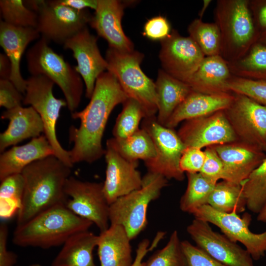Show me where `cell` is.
Segmentation results:
<instances>
[{"label": "cell", "instance_id": "1", "mask_svg": "<svg viewBox=\"0 0 266 266\" xmlns=\"http://www.w3.org/2000/svg\"><path fill=\"white\" fill-rule=\"evenodd\" d=\"M128 98L112 73L104 71L98 77L89 103L82 110L71 113L72 118L80 121L78 128L71 126L69 129L73 146L68 151L73 165L92 163L104 155L102 139L109 117L115 106Z\"/></svg>", "mask_w": 266, "mask_h": 266}, {"label": "cell", "instance_id": "2", "mask_svg": "<svg viewBox=\"0 0 266 266\" xmlns=\"http://www.w3.org/2000/svg\"><path fill=\"white\" fill-rule=\"evenodd\" d=\"M71 167L55 155L38 160L22 171L24 190L17 212V226L22 225L42 212L66 203L64 188Z\"/></svg>", "mask_w": 266, "mask_h": 266}, {"label": "cell", "instance_id": "3", "mask_svg": "<svg viewBox=\"0 0 266 266\" xmlns=\"http://www.w3.org/2000/svg\"><path fill=\"white\" fill-rule=\"evenodd\" d=\"M93 224L72 212L65 204H61L17 226L12 241L21 247L49 248L63 245L72 235L89 230Z\"/></svg>", "mask_w": 266, "mask_h": 266}, {"label": "cell", "instance_id": "4", "mask_svg": "<svg viewBox=\"0 0 266 266\" xmlns=\"http://www.w3.org/2000/svg\"><path fill=\"white\" fill-rule=\"evenodd\" d=\"M214 15L221 35L220 55L228 63L242 57L258 41L261 33L255 23L249 0H218Z\"/></svg>", "mask_w": 266, "mask_h": 266}, {"label": "cell", "instance_id": "5", "mask_svg": "<svg viewBox=\"0 0 266 266\" xmlns=\"http://www.w3.org/2000/svg\"><path fill=\"white\" fill-rule=\"evenodd\" d=\"M49 43L41 37L28 50V70L31 75H44L56 84L64 95L68 110L73 113L81 100L83 81L74 66L55 52Z\"/></svg>", "mask_w": 266, "mask_h": 266}, {"label": "cell", "instance_id": "6", "mask_svg": "<svg viewBox=\"0 0 266 266\" xmlns=\"http://www.w3.org/2000/svg\"><path fill=\"white\" fill-rule=\"evenodd\" d=\"M144 55L135 50L121 51L109 47L106 52L107 70L117 79L129 98L139 103L145 118L158 112L155 83L142 70Z\"/></svg>", "mask_w": 266, "mask_h": 266}, {"label": "cell", "instance_id": "7", "mask_svg": "<svg viewBox=\"0 0 266 266\" xmlns=\"http://www.w3.org/2000/svg\"><path fill=\"white\" fill-rule=\"evenodd\" d=\"M168 185L164 176L148 172L142 178L140 188L121 197L109 205L110 225L122 226L132 240L146 228L147 212L151 202L157 199Z\"/></svg>", "mask_w": 266, "mask_h": 266}, {"label": "cell", "instance_id": "8", "mask_svg": "<svg viewBox=\"0 0 266 266\" xmlns=\"http://www.w3.org/2000/svg\"><path fill=\"white\" fill-rule=\"evenodd\" d=\"M37 14L36 29L49 42L64 44L89 24L92 16L87 9L77 10L58 0H24Z\"/></svg>", "mask_w": 266, "mask_h": 266}, {"label": "cell", "instance_id": "9", "mask_svg": "<svg viewBox=\"0 0 266 266\" xmlns=\"http://www.w3.org/2000/svg\"><path fill=\"white\" fill-rule=\"evenodd\" d=\"M27 86L23 104L30 105L39 115L44 126V135L52 147L55 156L71 167L69 151L59 142L56 135V124L66 100L57 99L53 93L55 83L44 75H31L26 79Z\"/></svg>", "mask_w": 266, "mask_h": 266}, {"label": "cell", "instance_id": "10", "mask_svg": "<svg viewBox=\"0 0 266 266\" xmlns=\"http://www.w3.org/2000/svg\"><path fill=\"white\" fill-rule=\"evenodd\" d=\"M141 128L151 136L156 152L154 158L144 162L148 172L161 175L167 180L183 181L185 173L181 170L179 162L186 147L177 133L160 124L156 116L144 118Z\"/></svg>", "mask_w": 266, "mask_h": 266}, {"label": "cell", "instance_id": "11", "mask_svg": "<svg viewBox=\"0 0 266 266\" xmlns=\"http://www.w3.org/2000/svg\"><path fill=\"white\" fill-rule=\"evenodd\" d=\"M224 111L237 140L266 154V106L240 94Z\"/></svg>", "mask_w": 266, "mask_h": 266}, {"label": "cell", "instance_id": "12", "mask_svg": "<svg viewBox=\"0 0 266 266\" xmlns=\"http://www.w3.org/2000/svg\"><path fill=\"white\" fill-rule=\"evenodd\" d=\"M195 218L205 221L218 227L233 242L242 244L253 260L258 261L266 255V230L260 233L250 231L252 218L248 213L240 217L235 212L218 211L208 204L198 208L193 214Z\"/></svg>", "mask_w": 266, "mask_h": 266}, {"label": "cell", "instance_id": "13", "mask_svg": "<svg viewBox=\"0 0 266 266\" xmlns=\"http://www.w3.org/2000/svg\"><path fill=\"white\" fill-rule=\"evenodd\" d=\"M64 191L67 200L66 205L78 216L95 224L100 233L109 226V207L103 191V183L83 181L69 176Z\"/></svg>", "mask_w": 266, "mask_h": 266}, {"label": "cell", "instance_id": "14", "mask_svg": "<svg viewBox=\"0 0 266 266\" xmlns=\"http://www.w3.org/2000/svg\"><path fill=\"white\" fill-rule=\"evenodd\" d=\"M187 232L197 246L226 266H254L245 249L224 234L214 231L208 222L195 218Z\"/></svg>", "mask_w": 266, "mask_h": 266}, {"label": "cell", "instance_id": "15", "mask_svg": "<svg viewBox=\"0 0 266 266\" xmlns=\"http://www.w3.org/2000/svg\"><path fill=\"white\" fill-rule=\"evenodd\" d=\"M205 58L200 48L189 36L172 30L161 41L159 58L164 70L172 77L186 83Z\"/></svg>", "mask_w": 266, "mask_h": 266}, {"label": "cell", "instance_id": "16", "mask_svg": "<svg viewBox=\"0 0 266 266\" xmlns=\"http://www.w3.org/2000/svg\"><path fill=\"white\" fill-rule=\"evenodd\" d=\"M177 133L186 147L201 149L238 141L224 110L185 121Z\"/></svg>", "mask_w": 266, "mask_h": 266}, {"label": "cell", "instance_id": "17", "mask_svg": "<svg viewBox=\"0 0 266 266\" xmlns=\"http://www.w3.org/2000/svg\"><path fill=\"white\" fill-rule=\"evenodd\" d=\"M97 41L98 38L86 27L63 44L64 49L72 52L77 62L74 68L85 84V95L89 99L93 94L98 77L107 67V61L100 54Z\"/></svg>", "mask_w": 266, "mask_h": 266}, {"label": "cell", "instance_id": "18", "mask_svg": "<svg viewBox=\"0 0 266 266\" xmlns=\"http://www.w3.org/2000/svg\"><path fill=\"white\" fill-rule=\"evenodd\" d=\"M104 156L106 169L103 191L110 205L119 198L140 188L143 177L137 169L138 162L127 160L107 144Z\"/></svg>", "mask_w": 266, "mask_h": 266}, {"label": "cell", "instance_id": "19", "mask_svg": "<svg viewBox=\"0 0 266 266\" xmlns=\"http://www.w3.org/2000/svg\"><path fill=\"white\" fill-rule=\"evenodd\" d=\"M128 2L117 0H98L97 8L89 24L100 36L108 42L109 47L128 52L134 50V46L124 32L121 24Z\"/></svg>", "mask_w": 266, "mask_h": 266}, {"label": "cell", "instance_id": "20", "mask_svg": "<svg viewBox=\"0 0 266 266\" xmlns=\"http://www.w3.org/2000/svg\"><path fill=\"white\" fill-rule=\"evenodd\" d=\"M221 160L225 180L241 184L262 163L266 154L239 141L212 146Z\"/></svg>", "mask_w": 266, "mask_h": 266}, {"label": "cell", "instance_id": "21", "mask_svg": "<svg viewBox=\"0 0 266 266\" xmlns=\"http://www.w3.org/2000/svg\"><path fill=\"white\" fill-rule=\"evenodd\" d=\"M40 35L35 28L15 27L3 21L0 23V45L11 64L9 80L23 95L25 94L27 81L21 73V60L29 44L38 39Z\"/></svg>", "mask_w": 266, "mask_h": 266}, {"label": "cell", "instance_id": "22", "mask_svg": "<svg viewBox=\"0 0 266 266\" xmlns=\"http://www.w3.org/2000/svg\"><path fill=\"white\" fill-rule=\"evenodd\" d=\"M233 99L231 92L205 94L192 91L176 108L165 126L173 129L182 121L225 110Z\"/></svg>", "mask_w": 266, "mask_h": 266}, {"label": "cell", "instance_id": "23", "mask_svg": "<svg viewBox=\"0 0 266 266\" xmlns=\"http://www.w3.org/2000/svg\"><path fill=\"white\" fill-rule=\"evenodd\" d=\"M2 119L9 120L7 129L0 134V151L29 138H35L44 133L42 120L32 106H18L6 110L1 115Z\"/></svg>", "mask_w": 266, "mask_h": 266}, {"label": "cell", "instance_id": "24", "mask_svg": "<svg viewBox=\"0 0 266 266\" xmlns=\"http://www.w3.org/2000/svg\"><path fill=\"white\" fill-rule=\"evenodd\" d=\"M51 155L54 150L44 135L33 138L28 143L14 146L0 156V180L21 173L31 163Z\"/></svg>", "mask_w": 266, "mask_h": 266}, {"label": "cell", "instance_id": "25", "mask_svg": "<svg viewBox=\"0 0 266 266\" xmlns=\"http://www.w3.org/2000/svg\"><path fill=\"white\" fill-rule=\"evenodd\" d=\"M131 240L121 225H110L100 233L97 245L100 266H132Z\"/></svg>", "mask_w": 266, "mask_h": 266}, {"label": "cell", "instance_id": "26", "mask_svg": "<svg viewBox=\"0 0 266 266\" xmlns=\"http://www.w3.org/2000/svg\"><path fill=\"white\" fill-rule=\"evenodd\" d=\"M232 75L228 62L221 55L205 57L186 83L196 92L226 93L227 83Z\"/></svg>", "mask_w": 266, "mask_h": 266}, {"label": "cell", "instance_id": "27", "mask_svg": "<svg viewBox=\"0 0 266 266\" xmlns=\"http://www.w3.org/2000/svg\"><path fill=\"white\" fill-rule=\"evenodd\" d=\"M158 112L156 118L161 125L167 121L180 104L193 91L186 83L160 69L155 82Z\"/></svg>", "mask_w": 266, "mask_h": 266}, {"label": "cell", "instance_id": "28", "mask_svg": "<svg viewBox=\"0 0 266 266\" xmlns=\"http://www.w3.org/2000/svg\"><path fill=\"white\" fill-rule=\"evenodd\" d=\"M98 240L99 235L89 230L74 234L64 243L51 266H96L93 251Z\"/></svg>", "mask_w": 266, "mask_h": 266}, {"label": "cell", "instance_id": "29", "mask_svg": "<svg viewBox=\"0 0 266 266\" xmlns=\"http://www.w3.org/2000/svg\"><path fill=\"white\" fill-rule=\"evenodd\" d=\"M106 144L125 159L133 162H138L139 160L146 162L154 158L156 155L151 136L141 128L127 138H111L107 140Z\"/></svg>", "mask_w": 266, "mask_h": 266}, {"label": "cell", "instance_id": "30", "mask_svg": "<svg viewBox=\"0 0 266 266\" xmlns=\"http://www.w3.org/2000/svg\"><path fill=\"white\" fill-rule=\"evenodd\" d=\"M207 204L220 212L238 214L245 211L246 200L241 184L223 180L216 184Z\"/></svg>", "mask_w": 266, "mask_h": 266}, {"label": "cell", "instance_id": "31", "mask_svg": "<svg viewBox=\"0 0 266 266\" xmlns=\"http://www.w3.org/2000/svg\"><path fill=\"white\" fill-rule=\"evenodd\" d=\"M228 64L233 76L266 80V45L258 41L242 57Z\"/></svg>", "mask_w": 266, "mask_h": 266}, {"label": "cell", "instance_id": "32", "mask_svg": "<svg viewBox=\"0 0 266 266\" xmlns=\"http://www.w3.org/2000/svg\"><path fill=\"white\" fill-rule=\"evenodd\" d=\"M186 176L187 188L180 199L179 206L183 212L193 214L200 207L207 204L216 183L200 172L186 173Z\"/></svg>", "mask_w": 266, "mask_h": 266}, {"label": "cell", "instance_id": "33", "mask_svg": "<svg viewBox=\"0 0 266 266\" xmlns=\"http://www.w3.org/2000/svg\"><path fill=\"white\" fill-rule=\"evenodd\" d=\"M189 36L200 48L205 57L220 55L221 35L218 25L195 19L188 27Z\"/></svg>", "mask_w": 266, "mask_h": 266}, {"label": "cell", "instance_id": "34", "mask_svg": "<svg viewBox=\"0 0 266 266\" xmlns=\"http://www.w3.org/2000/svg\"><path fill=\"white\" fill-rule=\"evenodd\" d=\"M241 185L246 208L258 214L266 205V157Z\"/></svg>", "mask_w": 266, "mask_h": 266}, {"label": "cell", "instance_id": "35", "mask_svg": "<svg viewBox=\"0 0 266 266\" xmlns=\"http://www.w3.org/2000/svg\"><path fill=\"white\" fill-rule=\"evenodd\" d=\"M0 215L9 218L18 212L21 205L25 182L21 173L9 176L0 181Z\"/></svg>", "mask_w": 266, "mask_h": 266}, {"label": "cell", "instance_id": "36", "mask_svg": "<svg viewBox=\"0 0 266 266\" xmlns=\"http://www.w3.org/2000/svg\"><path fill=\"white\" fill-rule=\"evenodd\" d=\"M123 105L112 130L113 137L116 139H124L132 135L140 129V123L145 118L141 106L136 100L128 98Z\"/></svg>", "mask_w": 266, "mask_h": 266}, {"label": "cell", "instance_id": "37", "mask_svg": "<svg viewBox=\"0 0 266 266\" xmlns=\"http://www.w3.org/2000/svg\"><path fill=\"white\" fill-rule=\"evenodd\" d=\"M0 12L3 21L18 27L35 28L37 14L29 8L22 0H0Z\"/></svg>", "mask_w": 266, "mask_h": 266}, {"label": "cell", "instance_id": "38", "mask_svg": "<svg viewBox=\"0 0 266 266\" xmlns=\"http://www.w3.org/2000/svg\"><path fill=\"white\" fill-rule=\"evenodd\" d=\"M145 266H187L176 230L171 233L166 244L145 262Z\"/></svg>", "mask_w": 266, "mask_h": 266}, {"label": "cell", "instance_id": "39", "mask_svg": "<svg viewBox=\"0 0 266 266\" xmlns=\"http://www.w3.org/2000/svg\"><path fill=\"white\" fill-rule=\"evenodd\" d=\"M228 92L245 95L266 106V80H254L232 75L226 85Z\"/></svg>", "mask_w": 266, "mask_h": 266}, {"label": "cell", "instance_id": "40", "mask_svg": "<svg viewBox=\"0 0 266 266\" xmlns=\"http://www.w3.org/2000/svg\"><path fill=\"white\" fill-rule=\"evenodd\" d=\"M204 151L205 160L200 173L216 183L220 179L225 180L224 166L214 149L210 146L205 148Z\"/></svg>", "mask_w": 266, "mask_h": 266}, {"label": "cell", "instance_id": "41", "mask_svg": "<svg viewBox=\"0 0 266 266\" xmlns=\"http://www.w3.org/2000/svg\"><path fill=\"white\" fill-rule=\"evenodd\" d=\"M187 266H226L188 240L181 241Z\"/></svg>", "mask_w": 266, "mask_h": 266}, {"label": "cell", "instance_id": "42", "mask_svg": "<svg viewBox=\"0 0 266 266\" xmlns=\"http://www.w3.org/2000/svg\"><path fill=\"white\" fill-rule=\"evenodd\" d=\"M205 153L201 149L186 147L182 152L179 166L183 172H200L205 160Z\"/></svg>", "mask_w": 266, "mask_h": 266}, {"label": "cell", "instance_id": "43", "mask_svg": "<svg viewBox=\"0 0 266 266\" xmlns=\"http://www.w3.org/2000/svg\"><path fill=\"white\" fill-rule=\"evenodd\" d=\"M171 31L167 19L160 15L147 20L144 26L143 34L151 40L161 41L168 36Z\"/></svg>", "mask_w": 266, "mask_h": 266}, {"label": "cell", "instance_id": "44", "mask_svg": "<svg viewBox=\"0 0 266 266\" xmlns=\"http://www.w3.org/2000/svg\"><path fill=\"white\" fill-rule=\"evenodd\" d=\"M10 80L0 79V106L6 110L22 106L24 97Z\"/></svg>", "mask_w": 266, "mask_h": 266}, {"label": "cell", "instance_id": "45", "mask_svg": "<svg viewBox=\"0 0 266 266\" xmlns=\"http://www.w3.org/2000/svg\"><path fill=\"white\" fill-rule=\"evenodd\" d=\"M8 228L5 223L0 226V266H14L17 255L7 249Z\"/></svg>", "mask_w": 266, "mask_h": 266}, {"label": "cell", "instance_id": "46", "mask_svg": "<svg viewBox=\"0 0 266 266\" xmlns=\"http://www.w3.org/2000/svg\"><path fill=\"white\" fill-rule=\"evenodd\" d=\"M249 6L256 24L260 33L266 31V0H249Z\"/></svg>", "mask_w": 266, "mask_h": 266}, {"label": "cell", "instance_id": "47", "mask_svg": "<svg viewBox=\"0 0 266 266\" xmlns=\"http://www.w3.org/2000/svg\"><path fill=\"white\" fill-rule=\"evenodd\" d=\"M162 238L161 235L156 237L153 244L151 245L148 239H144L140 241L137 247L135 257L132 266H145V262H143V258L148 252L156 247Z\"/></svg>", "mask_w": 266, "mask_h": 266}, {"label": "cell", "instance_id": "48", "mask_svg": "<svg viewBox=\"0 0 266 266\" xmlns=\"http://www.w3.org/2000/svg\"><path fill=\"white\" fill-rule=\"evenodd\" d=\"M61 4L77 10H83L88 8L97 9L98 0H58Z\"/></svg>", "mask_w": 266, "mask_h": 266}, {"label": "cell", "instance_id": "49", "mask_svg": "<svg viewBox=\"0 0 266 266\" xmlns=\"http://www.w3.org/2000/svg\"><path fill=\"white\" fill-rule=\"evenodd\" d=\"M11 64L5 54H0V79L9 80L11 74Z\"/></svg>", "mask_w": 266, "mask_h": 266}, {"label": "cell", "instance_id": "50", "mask_svg": "<svg viewBox=\"0 0 266 266\" xmlns=\"http://www.w3.org/2000/svg\"><path fill=\"white\" fill-rule=\"evenodd\" d=\"M211 0H203L202 6L199 13V16L200 19H201L203 17L206 9L211 2Z\"/></svg>", "mask_w": 266, "mask_h": 266}, {"label": "cell", "instance_id": "51", "mask_svg": "<svg viewBox=\"0 0 266 266\" xmlns=\"http://www.w3.org/2000/svg\"><path fill=\"white\" fill-rule=\"evenodd\" d=\"M257 219L258 221L266 223V205L258 214Z\"/></svg>", "mask_w": 266, "mask_h": 266}, {"label": "cell", "instance_id": "52", "mask_svg": "<svg viewBox=\"0 0 266 266\" xmlns=\"http://www.w3.org/2000/svg\"><path fill=\"white\" fill-rule=\"evenodd\" d=\"M258 41L266 45V31L261 33Z\"/></svg>", "mask_w": 266, "mask_h": 266}, {"label": "cell", "instance_id": "53", "mask_svg": "<svg viewBox=\"0 0 266 266\" xmlns=\"http://www.w3.org/2000/svg\"><path fill=\"white\" fill-rule=\"evenodd\" d=\"M30 266H42L39 264H33L30 265Z\"/></svg>", "mask_w": 266, "mask_h": 266}]
</instances>
